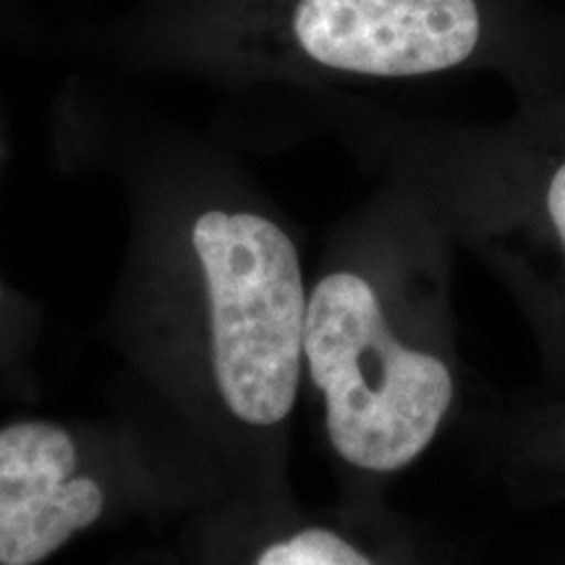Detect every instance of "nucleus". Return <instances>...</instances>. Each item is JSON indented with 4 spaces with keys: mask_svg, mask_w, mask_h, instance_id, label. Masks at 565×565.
<instances>
[{
    "mask_svg": "<svg viewBox=\"0 0 565 565\" xmlns=\"http://www.w3.org/2000/svg\"><path fill=\"white\" fill-rule=\"evenodd\" d=\"M547 212H550V217H553L557 236H561V242L565 246V162L555 171L553 181H550Z\"/></svg>",
    "mask_w": 565,
    "mask_h": 565,
    "instance_id": "6",
    "label": "nucleus"
},
{
    "mask_svg": "<svg viewBox=\"0 0 565 565\" xmlns=\"http://www.w3.org/2000/svg\"><path fill=\"white\" fill-rule=\"evenodd\" d=\"M299 45L322 66L366 76H422L477 51V0H299Z\"/></svg>",
    "mask_w": 565,
    "mask_h": 565,
    "instance_id": "3",
    "label": "nucleus"
},
{
    "mask_svg": "<svg viewBox=\"0 0 565 565\" xmlns=\"http://www.w3.org/2000/svg\"><path fill=\"white\" fill-rule=\"evenodd\" d=\"M257 565H372L356 547L328 532V529H307L288 540L265 547Z\"/></svg>",
    "mask_w": 565,
    "mask_h": 565,
    "instance_id": "5",
    "label": "nucleus"
},
{
    "mask_svg": "<svg viewBox=\"0 0 565 565\" xmlns=\"http://www.w3.org/2000/svg\"><path fill=\"white\" fill-rule=\"evenodd\" d=\"M192 242L225 404L246 424H278L294 408L307 338L299 254L278 225L252 212H204Z\"/></svg>",
    "mask_w": 565,
    "mask_h": 565,
    "instance_id": "2",
    "label": "nucleus"
},
{
    "mask_svg": "<svg viewBox=\"0 0 565 565\" xmlns=\"http://www.w3.org/2000/svg\"><path fill=\"white\" fill-rule=\"evenodd\" d=\"M303 356L324 395L330 443L359 469L412 463L454 401L448 366L395 341L374 288L353 273L315 286Z\"/></svg>",
    "mask_w": 565,
    "mask_h": 565,
    "instance_id": "1",
    "label": "nucleus"
},
{
    "mask_svg": "<svg viewBox=\"0 0 565 565\" xmlns=\"http://www.w3.org/2000/svg\"><path fill=\"white\" fill-rule=\"evenodd\" d=\"M74 469L66 429L47 422L0 429V565H38L100 519L103 487Z\"/></svg>",
    "mask_w": 565,
    "mask_h": 565,
    "instance_id": "4",
    "label": "nucleus"
}]
</instances>
